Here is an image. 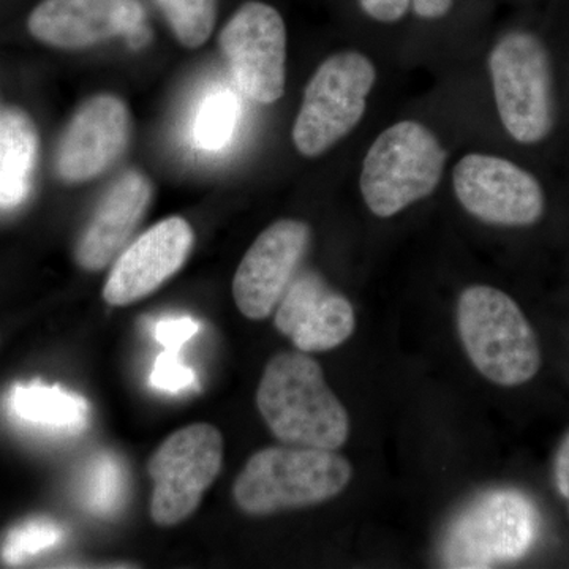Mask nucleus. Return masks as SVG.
<instances>
[{"instance_id": "nucleus-16", "label": "nucleus", "mask_w": 569, "mask_h": 569, "mask_svg": "<svg viewBox=\"0 0 569 569\" xmlns=\"http://www.w3.org/2000/svg\"><path fill=\"white\" fill-rule=\"evenodd\" d=\"M151 200V182L138 171H129L112 183L78 239V266L89 272L108 268L132 238Z\"/></svg>"}, {"instance_id": "nucleus-13", "label": "nucleus", "mask_w": 569, "mask_h": 569, "mask_svg": "<svg viewBox=\"0 0 569 569\" xmlns=\"http://www.w3.org/2000/svg\"><path fill=\"white\" fill-rule=\"evenodd\" d=\"M193 242L192 227L182 217L153 224L116 258L104 283V301L130 306L159 290L189 260Z\"/></svg>"}, {"instance_id": "nucleus-4", "label": "nucleus", "mask_w": 569, "mask_h": 569, "mask_svg": "<svg viewBox=\"0 0 569 569\" xmlns=\"http://www.w3.org/2000/svg\"><path fill=\"white\" fill-rule=\"evenodd\" d=\"M447 152L422 123L397 122L370 146L362 163V198L370 212L389 219L425 200L440 183Z\"/></svg>"}, {"instance_id": "nucleus-24", "label": "nucleus", "mask_w": 569, "mask_h": 569, "mask_svg": "<svg viewBox=\"0 0 569 569\" xmlns=\"http://www.w3.org/2000/svg\"><path fill=\"white\" fill-rule=\"evenodd\" d=\"M200 331V323L190 317L164 318L156 326V339L167 350L178 351L183 343L189 342Z\"/></svg>"}, {"instance_id": "nucleus-10", "label": "nucleus", "mask_w": 569, "mask_h": 569, "mask_svg": "<svg viewBox=\"0 0 569 569\" xmlns=\"http://www.w3.org/2000/svg\"><path fill=\"white\" fill-rule=\"evenodd\" d=\"M452 186L463 209L485 223L530 227L545 213L538 179L501 157L468 153L456 164Z\"/></svg>"}, {"instance_id": "nucleus-12", "label": "nucleus", "mask_w": 569, "mask_h": 569, "mask_svg": "<svg viewBox=\"0 0 569 569\" xmlns=\"http://www.w3.org/2000/svg\"><path fill=\"white\" fill-rule=\"evenodd\" d=\"M309 241L310 228L293 219L279 220L258 236L233 280V298L242 316L258 321L274 312Z\"/></svg>"}, {"instance_id": "nucleus-25", "label": "nucleus", "mask_w": 569, "mask_h": 569, "mask_svg": "<svg viewBox=\"0 0 569 569\" xmlns=\"http://www.w3.org/2000/svg\"><path fill=\"white\" fill-rule=\"evenodd\" d=\"M362 10L372 20L380 22H396L406 17L411 0H359Z\"/></svg>"}, {"instance_id": "nucleus-2", "label": "nucleus", "mask_w": 569, "mask_h": 569, "mask_svg": "<svg viewBox=\"0 0 569 569\" xmlns=\"http://www.w3.org/2000/svg\"><path fill=\"white\" fill-rule=\"evenodd\" d=\"M353 468L329 449L272 447L254 452L236 478V505L250 516L313 507L339 496Z\"/></svg>"}, {"instance_id": "nucleus-22", "label": "nucleus", "mask_w": 569, "mask_h": 569, "mask_svg": "<svg viewBox=\"0 0 569 569\" xmlns=\"http://www.w3.org/2000/svg\"><path fill=\"white\" fill-rule=\"evenodd\" d=\"M63 529L50 519H36L14 527L2 546V559L9 565L24 563L62 541Z\"/></svg>"}, {"instance_id": "nucleus-6", "label": "nucleus", "mask_w": 569, "mask_h": 569, "mask_svg": "<svg viewBox=\"0 0 569 569\" xmlns=\"http://www.w3.org/2000/svg\"><path fill=\"white\" fill-rule=\"evenodd\" d=\"M376 81V66L361 52L326 59L307 84L293 127L296 149L318 157L346 138L361 122Z\"/></svg>"}, {"instance_id": "nucleus-27", "label": "nucleus", "mask_w": 569, "mask_h": 569, "mask_svg": "<svg viewBox=\"0 0 569 569\" xmlns=\"http://www.w3.org/2000/svg\"><path fill=\"white\" fill-rule=\"evenodd\" d=\"M556 482L561 496L567 498L569 505V436L557 452L556 459Z\"/></svg>"}, {"instance_id": "nucleus-3", "label": "nucleus", "mask_w": 569, "mask_h": 569, "mask_svg": "<svg viewBox=\"0 0 569 569\" xmlns=\"http://www.w3.org/2000/svg\"><path fill=\"white\" fill-rule=\"evenodd\" d=\"M458 329L468 358L481 376L500 387H519L537 376L541 350L520 307L488 284L459 298Z\"/></svg>"}, {"instance_id": "nucleus-19", "label": "nucleus", "mask_w": 569, "mask_h": 569, "mask_svg": "<svg viewBox=\"0 0 569 569\" xmlns=\"http://www.w3.org/2000/svg\"><path fill=\"white\" fill-rule=\"evenodd\" d=\"M127 496V473L121 460L111 452H100L86 467L81 500L89 512L110 518L122 508Z\"/></svg>"}, {"instance_id": "nucleus-9", "label": "nucleus", "mask_w": 569, "mask_h": 569, "mask_svg": "<svg viewBox=\"0 0 569 569\" xmlns=\"http://www.w3.org/2000/svg\"><path fill=\"white\" fill-rule=\"evenodd\" d=\"M241 91L254 102L282 99L287 81V28L279 11L263 2H247L219 37Z\"/></svg>"}, {"instance_id": "nucleus-18", "label": "nucleus", "mask_w": 569, "mask_h": 569, "mask_svg": "<svg viewBox=\"0 0 569 569\" xmlns=\"http://www.w3.org/2000/svg\"><path fill=\"white\" fill-rule=\"evenodd\" d=\"M39 137L28 114L0 112V208H17L31 190Z\"/></svg>"}, {"instance_id": "nucleus-8", "label": "nucleus", "mask_w": 569, "mask_h": 569, "mask_svg": "<svg viewBox=\"0 0 569 569\" xmlns=\"http://www.w3.org/2000/svg\"><path fill=\"white\" fill-rule=\"evenodd\" d=\"M538 509L516 490L478 498L449 530L445 563L449 568H492L522 559L537 541Z\"/></svg>"}, {"instance_id": "nucleus-1", "label": "nucleus", "mask_w": 569, "mask_h": 569, "mask_svg": "<svg viewBox=\"0 0 569 569\" xmlns=\"http://www.w3.org/2000/svg\"><path fill=\"white\" fill-rule=\"evenodd\" d=\"M257 406L284 445L336 451L350 436L346 407L326 383L320 365L302 351H284L268 362Z\"/></svg>"}, {"instance_id": "nucleus-17", "label": "nucleus", "mask_w": 569, "mask_h": 569, "mask_svg": "<svg viewBox=\"0 0 569 569\" xmlns=\"http://www.w3.org/2000/svg\"><path fill=\"white\" fill-rule=\"evenodd\" d=\"M7 403L11 417L18 422L44 432H80L88 426L91 413L84 397L41 381L14 385Z\"/></svg>"}, {"instance_id": "nucleus-20", "label": "nucleus", "mask_w": 569, "mask_h": 569, "mask_svg": "<svg viewBox=\"0 0 569 569\" xmlns=\"http://www.w3.org/2000/svg\"><path fill=\"white\" fill-rule=\"evenodd\" d=\"M183 47L198 48L211 37L217 0H157Z\"/></svg>"}, {"instance_id": "nucleus-5", "label": "nucleus", "mask_w": 569, "mask_h": 569, "mask_svg": "<svg viewBox=\"0 0 569 569\" xmlns=\"http://www.w3.org/2000/svg\"><path fill=\"white\" fill-rule=\"evenodd\" d=\"M498 116L520 144H538L556 123V100L549 52L530 32H509L489 56Z\"/></svg>"}, {"instance_id": "nucleus-11", "label": "nucleus", "mask_w": 569, "mask_h": 569, "mask_svg": "<svg viewBox=\"0 0 569 569\" xmlns=\"http://www.w3.org/2000/svg\"><path fill=\"white\" fill-rule=\"evenodd\" d=\"M28 26L41 43L61 50H82L114 37L140 48L149 39L140 0H43Z\"/></svg>"}, {"instance_id": "nucleus-7", "label": "nucleus", "mask_w": 569, "mask_h": 569, "mask_svg": "<svg viewBox=\"0 0 569 569\" xmlns=\"http://www.w3.org/2000/svg\"><path fill=\"white\" fill-rule=\"evenodd\" d=\"M223 466V437L216 426L194 422L171 433L149 459L151 516L173 527L197 511Z\"/></svg>"}, {"instance_id": "nucleus-14", "label": "nucleus", "mask_w": 569, "mask_h": 569, "mask_svg": "<svg viewBox=\"0 0 569 569\" xmlns=\"http://www.w3.org/2000/svg\"><path fill=\"white\" fill-rule=\"evenodd\" d=\"M130 137L127 104L114 96L92 97L74 112L56 157L62 181L81 183L118 162Z\"/></svg>"}, {"instance_id": "nucleus-15", "label": "nucleus", "mask_w": 569, "mask_h": 569, "mask_svg": "<svg viewBox=\"0 0 569 569\" xmlns=\"http://www.w3.org/2000/svg\"><path fill=\"white\" fill-rule=\"evenodd\" d=\"M276 310V328L302 353L335 350L355 332L351 302L313 272L291 280Z\"/></svg>"}, {"instance_id": "nucleus-26", "label": "nucleus", "mask_w": 569, "mask_h": 569, "mask_svg": "<svg viewBox=\"0 0 569 569\" xmlns=\"http://www.w3.org/2000/svg\"><path fill=\"white\" fill-rule=\"evenodd\" d=\"M455 0H411L415 13L422 20H438L451 10Z\"/></svg>"}, {"instance_id": "nucleus-23", "label": "nucleus", "mask_w": 569, "mask_h": 569, "mask_svg": "<svg viewBox=\"0 0 569 569\" xmlns=\"http://www.w3.org/2000/svg\"><path fill=\"white\" fill-rule=\"evenodd\" d=\"M151 385L160 391L176 395L193 388L197 385V377L193 370L179 359L178 351L164 350L152 367Z\"/></svg>"}, {"instance_id": "nucleus-21", "label": "nucleus", "mask_w": 569, "mask_h": 569, "mask_svg": "<svg viewBox=\"0 0 569 569\" xmlns=\"http://www.w3.org/2000/svg\"><path fill=\"white\" fill-rule=\"evenodd\" d=\"M238 100L230 91L211 93L201 104L194 123V138L201 148L216 151L230 141L238 122Z\"/></svg>"}]
</instances>
